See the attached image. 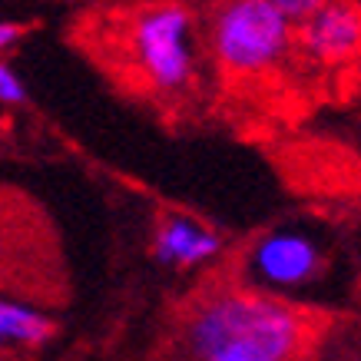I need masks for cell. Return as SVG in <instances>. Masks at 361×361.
<instances>
[{
  "instance_id": "cell-1",
  "label": "cell",
  "mask_w": 361,
  "mask_h": 361,
  "mask_svg": "<svg viewBox=\"0 0 361 361\" xmlns=\"http://www.w3.org/2000/svg\"><path fill=\"white\" fill-rule=\"evenodd\" d=\"M183 341L192 361H295L308 341V322L285 298L229 285L192 305Z\"/></svg>"
},
{
  "instance_id": "cell-5",
  "label": "cell",
  "mask_w": 361,
  "mask_h": 361,
  "mask_svg": "<svg viewBox=\"0 0 361 361\" xmlns=\"http://www.w3.org/2000/svg\"><path fill=\"white\" fill-rule=\"evenodd\" d=\"M298 50L318 66H341L361 54V7L329 0L298 27Z\"/></svg>"
},
{
  "instance_id": "cell-7",
  "label": "cell",
  "mask_w": 361,
  "mask_h": 361,
  "mask_svg": "<svg viewBox=\"0 0 361 361\" xmlns=\"http://www.w3.org/2000/svg\"><path fill=\"white\" fill-rule=\"evenodd\" d=\"M50 338H54V322L37 305H27L20 298L0 302V341H4V348L33 351L44 348Z\"/></svg>"
},
{
  "instance_id": "cell-2",
  "label": "cell",
  "mask_w": 361,
  "mask_h": 361,
  "mask_svg": "<svg viewBox=\"0 0 361 361\" xmlns=\"http://www.w3.org/2000/svg\"><path fill=\"white\" fill-rule=\"evenodd\" d=\"M298 47V27L275 0H222L209 20V50L229 77H259Z\"/></svg>"
},
{
  "instance_id": "cell-10",
  "label": "cell",
  "mask_w": 361,
  "mask_h": 361,
  "mask_svg": "<svg viewBox=\"0 0 361 361\" xmlns=\"http://www.w3.org/2000/svg\"><path fill=\"white\" fill-rule=\"evenodd\" d=\"M23 33L20 23H13V20H0V47L4 50H11L13 44H17V37Z\"/></svg>"
},
{
  "instance_id": "cell-9",
  "label": "cell",
  "mask_w": 361,
  "mask_h": 361,
  "mask_svg": "<svg viewBox=\"0 0 361 361\" xmlns=\"http://www.w3.org/2000/svg\"><path fill=\"white\" fill-rule=\"evenodd\" d=\"M329 0H275V7L288 17V20L295 23V27H302V23L312 17V13H318L322 7H325Z\"/></svg>"
},
{
  "instance_id": "cell-8",
  "label": "cell",
  "mask_w": 361,
  "mask_h": 361,
  "mask_svg": "<svg viewBox=\"0 0 361 361\" xmlns=\"http://www.w3.org/2000/svg\"><path fill=\"white\" fill-rule=\"evenodd\" d=\"M0 99H4L7 106L27 103V90H23L20 77H17V70H13L11 63H0Z\"/></svg>"
},
{
  "instance_id": "cell-4",
  "label": "cell",
  "mask_w": 361,
  "mask_h": 361,
  "mask_svg": "<svg viewBox=\"0 0 361 361\" xmlns=\"http://www.w3.org/2000/svg\"><path fill=\"white\" fill-rule=\"evenodd\" d=\"M322 269H325L322 245L312 235L295 229L265 232L242 255L245 285L279 298L312 285L322 275Z\"/></svg>"
},
{
  "instance_id": "cell-3",
  "label": "cell",
  "mask_w": 361,
  "mask_h": 361,
  "mask_svg": "<svg viewBox=\"0 0 361 361\" xmlns=\"http://www.w3.org/2000/svg\"><path fill=\"white\" fill-rule=\"evenodd\" d=\"M136 77L156 93H183L196 77V40H192V13L186 4H153L133 13L126 27Z\"/></svg>"
},
{
  "instance_id": "cell-11",
  "label": "cell",
  "mask_w": 361,
  "mask_h": 361,
  "mask_svg": "<svg viewBox=\"0 0 361 361\" xmlns=\"http://www.w3.org/2000/svg\"><path fill=\"white\" fill-rule=\"evenodd\" d=\"M351 4H355V7H361V0H351Z\"/></svg>"
},
{
  "instance_id": "cell-6",
  "label": "cell",
  "mask_w": 361,
  "mask_h": 361,
  "mask_svg": "<svg viewBox=\"0 0 361 361\" xmlns=\"http://www.w3.org/2000/svg\"><path fill=\"white\" fill-rule=\"evenodd\" d=\"M222 249V239L216 232L189 216H166L156 226L153 255L156 262L169 269H196V265L212 262Z\"/></svg>"
}]
</instances>
